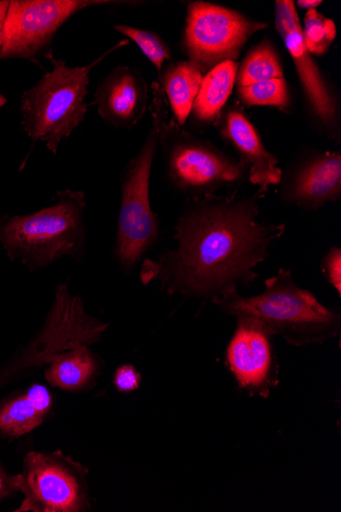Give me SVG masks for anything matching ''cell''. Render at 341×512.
Wrapping results in <instances>:
<instances>
[{
  "label": "cell",
  "mask_w": 341,
  "mask_h": 512,
  "mask_svg": "<svg viewBox=\"0 0 341 512\" xmlns=\"http://www.w3.org/2000/svg\"><path fill=\"white\" fill-rule=\"evenodd\" d=\"M262 198L234 193L188 199L175 226L176 248L144 260L142 284L159 281L169 295L215 301L255 283V268L286 229L258 220Z\"/></svg>",
  "instance_id": "cell-1"
},
{
  "label": "cell",
  "mask_w": 341,
  "mask_h": 512,
  "mask_svg": "<svg viewBox=\"0 0 341 512\" xmlns=\"http://www.w3.org/2000/svg\"><path fill=\"white\" fill-rule=\"evenodd\" d=\"M213 303L224 314L260 322L273 337L296 347L323 344L341 331L340 314L299 288L290 270L282 268L267 279L261 295L247 298L234 291Z\"/></svg>",
  "instance_id": "cell-2"
},
{
  "label": "cell",
  "mask_w": 341,
  "mask_h": 512,
  "mask_svg": "<svg viewBox=\"0 0 341 512\" xmlns=\"http://www.w3.org/2000/svg\"><path fill=\"white\" fill-rule=\"evenodd\" d=\"M152 125L139 152L122 176L121 207L115 255L122 269L132 271L159 240L160 227L150 199V181L162 129L168 120L167 99L159 83H153Z\"/></svg>",
  "instance_id": "cell-3"
},
{
  "label": "cell",
  "mask_w": 341,
  "mask_h": 512,
  "mask_svg": "<svg viewBox=\"0 0 341 512\" xmlns=\"http://www.w3.org/2000/svg\"><path fill=\"white\" fill-rule=\"evenodd\" d=\"M57 197L51 207L0 222V243L12 259H21L36 269L65 257L78 261L83 258L85 194L66 190L58 192Z\"/></svg>",
  "instance_id": "cell-4"
},
{
  "label": "cell",
  "mask_w": 341,
  "mask_h": 512,
  "mask_svg": "<svg viewBox=\"0 0 341 512\" xmlns=\"http://www.w3.org/2000/svg\"><path fill=\"white\" fill-rule=\"evenodd\" d=\"M127 43L128 40L121 41L85 67H69L51 55L53 70L26 91L22 100L24 129L33 141H41L53 154L58 153L63 139L85 119L90 71Z\"/></svg>",
  "instance_id": "cell-5"
},
{
  "label": "cell",
  "mask_w": 341,
  "mask_h": 512,
  "mask_svg": "<svg viewBox=\"0 0 341 512\" xmlns=\"http://www.w3.org/2000/svg\"><path fill=\"white\" fill-rule=\"evenodd\" d=\"M160 145L170 182L188 199L216 194L248 177L238 160L185 131L174 118L165 122Z\"/></svg>",
  "instance_id": "cell-6"
},
{
  "label": "cell",
  "mask_w": 341,
  "mask_h": 512,
  "mask_svg": "<svg viewBox=\"0 0 341 512\" xmlns=\"http://www.w3.org/2000/svg\"><path fill=\"white\" fill-rule=\"evenodd\" d=\"M84 465L62 451L29 452L16 476L25 496L17 512H81L90 508Z\"/></svg>",
  "instance_id": "cell-7"
},
{
  "label": "cell",
  "mask_w": 341,
  "mask_h": 512,
  "mask_svg": "<svg viewBox=\"0 0 341 512\" xmlns=\"http://www.w3.org/2000/svg\"><path fill=\"white\" fill-rule=\"evenodd\" d=\"M268 27L231 9L208 2L187 5L182 49L204 74L227 61L235 62L243 46Z\"/></svg>",
  "instance_id": "cell-8"
},
{
  "label": "cell",
  "mask_w": 341,
  "mask_h": 512,
  "mask_svg": "<svg viewBox=\"0 0 341 512\" xmlns=\"http://www.w3.org/2000/svg\"><path fill=\"white\" fill-rule=\"evenodd\" d=\"M108 4L110 2L97 0H12L0 59L36 55L75 14L92 6Z\"/></svg>",
  "instance_id": "cell-9"
},
{
  "label": "cell",
  "mask_w": 341,
  "mask_h": 512,
  "mask_svg": "<svg viewBox=\"0 0 341 512\" xmlns=\"http://www.w3.org/2000/svg\"><path fill=\"white\" fill-rule=\"evenodd\" d=\"M275 28L295 64L308 109L327 134L335 138L339 123L338 103L306 48L302 23L296 4L291 0L275 3Z\"/></svg>",
  "instance_id": "cell-10"
},
{
  "label": "cell",
  "mask_w": 341,
  "mask_h": 512,
  "mask_svg": "<svg viewBox=\"0 0 341 512\" xmlns=\"http://www.w3.org/2000/svg\"><path fill=\"white\" fill-rule=\"evenodd\" d=\"M272 338L260 322L237 318L226 362L238 387L251 395L268 398L279 384V362Z\"/></svg>",
  "instance_id": "cell-11"
},
{
  "label": "cell",
  "mask_w": 341,
  "mask_h": 512,
  "mask_svg": "<svg viewBox=\"0 0 341 512\" xmlns=\"http://www.w3.org/2000/svg\"><path fill=\"white\" fill-rule=\"evenodd\" d=\"M281 199L306 211L341 196V153L311 151L291 162L281 178Z\"/></svg>",
  "instance_id": "cell-12"
},
{
  "label": "cell",
  "mask_w": 341,
  "mask_h": 512,
  "mask_svg": "<svg viewBox=\"0 0 341 512\" xmlns=\"http://www.w3.org/2000/svg\"><path fill=\"white\" fill-rule=\"evenodd\" d=\"M216 123L220 136L235 151L251 183L258 186V194L264 198L271 186L281 181L283 171L278 166L279 159L265 148L259 132L239 104L222 111Z\"/></svg>",
  "instance_id": "cell-13"
},
{
  "label": "cell",
  "mask_w": 341,
  "mask_h": 512,
  "mask_svg": "<svg viewBox=\"0 0 341 512\" xmlns=\"http://www.w3.org/2000/svg\"><path fill=\"white\" fill-rule=\"evenodd\" d=\"M149 86L134 68L118 67L97 86L94 105L108 124L132 128L149 108Z\"/></svg>",
  "instance_id": "cell-14"
},
{
  "label": "cell",
  "mask_w": 341,
  "mask_h": 512,
  "mask_svg": "<svg viewBox=\"0 0 341 512\" xmlns=\"http://www.w3.org/2000/svg\"><path fill=\"white\" fill-rule=\"evenodd\" d=\"M54 398L43 385H32L24 394L0 405V436L19 438L39 427L50 413Z\"/></svg>",
  "instance_id": "cell-15"
},
{
  "label": "cell",
  "mask_w": 341,
  "mask_h": 512,
  "mask_svg": "<svg viewBox=\"0 0 341 512\" xmlns=\"http://www.w3.org/2000/svg\"><path fill=\"white\" fill-rule=\"evenodd\" d=\"M79 345L60 353L45 370V379L53 387L77 392L90 386L99 375L102 365L89 348Z\"/></svg>",
  "instance_id": "cell-16"
},
{
  "label": "cell",
  "mask_w": 341,
  "mask_h": 512,
  "mask_svg": "<svg viewBox=\"0 0 341 512\" xmlns=\"http://www.w3.org/2000/svg\"><path fill=\"white\" fill-rule=\"evenodd\" d=\"M159 78L173 118L183 126L199 95L204 72L190 61L176 62L167 65Z\"/></svg>",
  "instance_id": "cell-17"
},
{
  "label": "cell",
  "mask_w": 341,
  "mask_h": 512,
  "mask_svg": "<svg viewBox=\"0 0 341 512\" xmlns=\"http://www.w3.org/2000/svg\"><path fill=\"white\" fill-rule=\"evenodd\" d=\"M238 65L227 61L206 73L191 113L200 124L215 123L221 115L236 82Z\"/></svg>",
  "instance_id": "cell-18"
},
{
  "label": "cell",
  "mask_w": 341,
  "mask_h": 512,
  "mask_svg": "<svg viewBox=\"0 0 341 512\" xmlns=\"http://www.w3.org/2000/svg\"><path fill=\"white\" fill-rule=\"evenodd\" d=\"M278 78H284L281 60L273 42L265 38L238 66L236 83L241 87Z\"/></svg>",
  "instance_id": "cell-19"
},
{
  "label": "cell",
  "mask_w": 341,
  "mask_h": 512,
  "mask_svg": "<svg viewBox=\"0 0 341 512\" xmlns=\"http://www.w3.org/2000/svg\"><path fill=\"white\" fill-rule=\"evenodd\" d=\"M237 96L243 105L249 107L270 106L286 110L290 104L288 85L284 78L237 87Z\"/></svg>",
  "instance_id": "cell-20"
},
{
  "label": "cell",
  "mask_w": 341,
  "mask_h": 512,
  "mask_svg": "<svg viewBox=\"0 0 341 512\" xmlns=\"http://www.w3.org/2000/svg\"><path fill=\"white\" fill-rule=\"evenodd\" d=\"M302 29L306 48L312 56L321 57L329 52L336 38V26L331 19L317 10L308 11Z\"/></svg>",
  "instance_id": "cell-21"
},
{
  "label": "cell",
  "mask_w": 341,
  "mask_h": 512,
  "mask_svg": "<svg viewBox=\"0 0 341 512\" xmlns=\"http://www.w3.org/2000/svg\"><path fill=\"white\" fill-rule=\"evenodd\" d=\"M115 29L137 44L143 55L155 66L160 77L165 62L172 58L167 42L152 31L140 30L126 25H116Z\"/></svg>",
  "instance_id": "cell-22"
},
{
  "label": "cell",
  "mask_w": 341,
  "mask_h": 512,
  "mask_svg": "<svg viewBox=\"0 0 341 512\" xmlns=\"http://www.w3.org/2000/svg\"><path fill=\"white\" fill-rule=\"evenodd\" d=\"M321 269L326 281L341 295V250L331 248L321 260Z\"/></svg>",
  "instance_id": "cell-23"
},
{
  "label": "cell",
  "mask_w": 341,
  "mask_h": 512,
  "mask_svg": "<svg viewBox=\"0 0 341 512\" xmlns=\"http://www.w3.org/2000/svg\"><path fill=\"white\" fill-rule=\"evenodd\" d=\"M141 376L139 371L131 364L121 365L114 377V385L118 391L129 393L137 390L140 386Z\"/></svg>",
  "instance_id": "cell-24"
},
{
  "label": "cell",
  "mask_w": 341,
  "mask_h": 512,
  "mask_svg": "<svg viewBox=\"0 0 341 512\" xmlns=\"http://www.w3.org/2000/svg\"><path fill=\"white\" fill-rule=\"evenodd\" d=\"M18 492L16 476L10 475L0 462V502Z\"/></svg>",
  "instance_id": "cell-25"
},
{
  "label": "cell",
  "mask_w": 341,
  "mask_h": 512,
  "mask_svg": "<svg viewBox=\"0 0 341 512\" xmlns=\"http://www.w3.org/2000/svg\"><path fill=\"white\" fill-rule=\"evenodd\" d=\"M9 6L10 2H8V0H3V2H0V53H2L4 44L5 23Z\"/></svg>",
  "instance_id": "cell-26"
},
{
  "label": "cell",
  "mask_w": 341,
  "mask_h": 512,
  "mask_svg": "<svg viewBox=\"0 0 341 512\" xmlns=\"http://www.w3.org/2000/svg\"><path fill=\"white\" fill-rule=\"evenodd\" d=\"M322 4L321 0H300V2L297 3L300 9L311 11L316 10L320 5Z\"/></svg>",
  "instance_id": "cell-27"
},
{
  "label": "cell",
  "mask_w": 341,
  "mask_h": 512,
  "mask_svg": "<svg viewBox=\"0 0 341 512\" xmlns=\"http://www.w3.org/2000/svg\"><path fill=\"white\" fill-rule=\"evenodd\" d=\"M4 384H6V382L4 381V379L2 377H0V389H2L4 387Z\"/></svg>",
  "instance_id": "cell-28"
}]
</instances>
